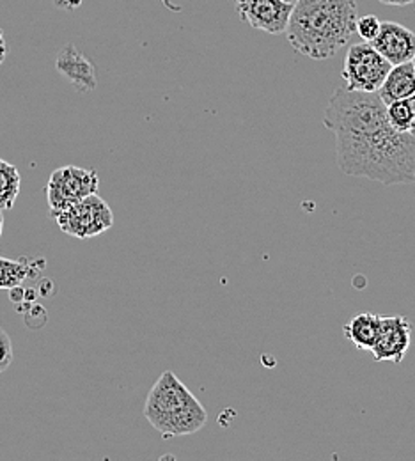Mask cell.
Segmentation results:
<instances>
[{"mask_svg":"<svg viewBox=\"0 0 415 461\" xmlns=\"http://www.w3.org/2000/svg\"><path fill=\"white\" fill-rule=\"evenodd\" d=\"M385 114L394 130L403 133H412L415 121V96L396 100L385 105Z\"/></svg>","mask_w":415,"mask_h":461,"instance_id":"obj_15","label":"cell"},{"mask_svg":"<svg viewBox=\"0 0 415 461\" xmlns=\"http://www.w3.org/2000/svg\"><path fill=\"white\" fill-rule=\"evenodd\" d=\"M414 4H415V2H414Z\"/></svg>","mask_w":415,"mask_h":461,"instance_id":"obj_24","label":"cell"},{"mask_svg":"<svg viewBox=\"0 0 415 461\" xmlns=\"http://www.w3.org/2000/svg\"><path fill=\"white\" fill-rule=\"evenodd\" d=\"M22 176L18 169L0 158V212L11 210L18 199Z\"/></svg>","mask_w":415,"mask_h":461,"instance_id":"obj_14","label":"cell"},{"mask_svg":"<svg viewBox=\"0 0 415 461\" xmlns=\"http://www.w3.org/2000/svg\"><path fill=\"white\" fill-rule=\"evenodd\" d=\"M371 45L392 66L410 62L415 58V32L396 22H382Z\"/></svg>","mask_w":415,"mask_h":461,"instance_id":"obj_9","label":"cell"},{"mask_svg":"<svg viewBox=\"0 0 415 461\" xmlns=\"http://www.w3.org/2000/svg\"><path fill=\"white\" fill-rule=\"evenodd\" d=\"M391 68L392 64L387 59L382 58L371 43L362 41L352 45L347 52L341 77L345 87L350 91L376 93Z\"/></svg>","mask_w":415,"mask_h":461,"instance_id":"obj_5","label":"cell"},{"mask_svg":"<svg viewBox=\"0 0 415 461\" xmlns=\"http://www.w3.org/2000/svg\"><path fill=\"white\" fill-rule=\"evenodd\" d=\"M13 364V343L9 334L0 329V375Z\"/></svg>","mask_w":415,"mask_h":461,"instance_id":"obj_17","label":"cell"},{"mask_svg":"<svg viewBox=\"0 0 415 461\" xmlns=\"http://www.w3.org/2000/svg\"><path fill=\"white\" fill-rule=\"evenodd\" d=\"M56 69L60 75L69 80L80 93H91L96 89V69L93 62L86 56H82L77 47L66 45L58 56Z\"/></svg>","mask_w":415,"mask_h":461,"instance_id":"obj_10","label":"cell"},{"mask_svg":"<svg viewBox=\"0 0 415 461\" xmlns=\"http://www.w3.org/2000/svg\"><path fill=\"white\" fill-rule=\"evenodd\" d=\"M100 186L98 173L77 166H66L50 174L47 185V197L50 206V217L54 219L68 206L82 201L84 197L96 194Z\"/></svg>","mask_w":415,"mask_h":461,"instance_id":"obj_6","label":"cell"},{"mask_svg":"<svg viewBox=\"0 0 415 461\" xmlns=\"http://www.w3.org/2000/svg\"><path fill=\"white\" fill-rule=\"evenodd\" d=\"M54 221L62 232L78 240H87L111 230L114 226V213L107 201L98 194H91L59 212Z\"/></svg>","mask_w":415,"mask_h":461,"instance_id":"obj_4","label":"cell"},{"mask_svg":"<svg viewBox=\"0 0 415 461\" xmlns=\"http://www.w3.org/2000/svg\"><path fill=\"white\" fill-rule=\"evenodd\" d=\"M288 2H293V4H295V2H297V0H288Z\"/></svg>","mask_w":415,"mask_h":461,"instance_id":"obj_23","label":"cell"},{"mask_svg":"<svg viewBox=\"0 0 415 461\" xmlns=\"http://www.w3.org/2000/svg\"><path fill=\"white\" fill-rule=\"evenodd\" d=\"M2 230H4V217H2V212H0V236H2Z\"/></svg>","mask_w":415,"mask_h":461,"instance_id":"obj_20","label":"cell"},{"mask_svg":"<svg viewBox=\"0 0 415 461\" xmlns=\"http://www.w3.org/2000/svg\"><path fill=\"white\" fill-rule=\"evenodd\" d=\"M412 133L415 135V121H414V128H412Z\"/></svg>","mask_w":415,"mask_h":461,"instance_id":"obj_22","label":"cell"},{"mask_svg":"<svg viewBox=\"0 0 415 461\" xmlns=\"http://www.w3.org/2000/svg\"><path fill=\"white\" fill-rule=\"evenodd\" d=\"M385 5H396V7H403L409 4H414L415 0H380Z\"/></svg>","mask_w":415,"mask_h":461,"instance_id":"obj_18","label":"cell"},{"mask_svg":"<svg viewBox=\"0 0 415 461\" xmlns=\"http://www.w3.org/2000/svg\"><path fill=\"white\" fill-rule=\"evenodd\" d=\"M241 22L272 36L284 34L293 2L288 0H235Z\"/></svg>","mask_w":415,"mask_h":461,"instance_id":"obj_7","label":"cell"},{"mask_svg":"<svg viewBox=\"0 0 415 461\" xmlns=\"http://www.w3.org/2000/svg\"><path fill=\"white\" fill-rule=\"evenodd\" d=\"M356 22V0H297L284 34L297 54L325 60L350 43Z\"/></svg>","mask_w":415,"mask_h":461,"instance_id":"obj_2","label":"cell"},{"mask_svg":"<svg viewBox=\"0 0 415 461\" xmlns=\"http://www.w3.org/2000/svg\"><path fill=\"white\" fill-rule=\"evenodd\" d=\"M378 329H380V316L371 312H362V314H356V318H352L343 327V332H345V338L350 339L358 349L371 351L378 338Z\"/></svg>","mask_w":415,"mask_h":461,"instance_id":"obj_13","label":"cell"},{"mask_svg":"<svg viewBox=\"0 0 415 461\" xmlns=\"http://www.w3.org/2000/svg\"><path fill=\"white\" fill-rule=\"evenodd\" d=\"M376 93L385 105H389L396 100H405V98L415 96V75L412 60L392 66Z\"/></svg>","mask_w":415,"mask_h":461,"instance_id":"obj_11","label":"cell"},{"mask_svg":"<svg viewBox=\"0 0 415 461\" xmlns=\"http://www.w3.org/2000/svg\"><path fill=\"white\" fill-rule=\"evenodd\" d=\"M323 124L336 135L343 173L383 185L415 183V135L391 126L378 93L336 89Z\"/></svg>","mask_w":415,"mask_h":461,"instance_id":"obj_1","label":"cell"},{"mask_svg":"<svg viewBox=\"0 0 415 461\" xmlns=\"http://www.w3.org/2000/svg\"><path fill=\"white\" fill-rule=\"evenodd\" d=\"M412 343V325L405 316H380L378 338L371 353L376 362L401 364Z\"/></svg>","mask_w":415,"mask_h":461,"instance_id":"obj_8","label":"cell"},{"mask_svg":"<svg viewBox=\"0 0 415 461\" xmlns=\"http://www.w3.org/2000/svg\"><path fill=\"white\" fill-rule=\"evenodd\" d=\"M380 25H382V22L378 20V16H374V14H364V16L356 18V32L360 36L362 41L371 43V41L376 38V34H378V31H380Z\"/></svg>","mask_w":415,"mask_h":461,"instance_id":"obj_16","label":"cell"},{"mask_svg":"<svg viewBox=\"0 0 415 461\" xmlns=\"http://www.w3.org/2000/svg\"><path fill=\"white\" fill-rule=\"evenodd\" d=\"M5 56H7V45H5V40H4V32L0 29V66H2Z\"/></svg>","mask_w":415,"mask_h":461,"instance_id":"obj_19","label":"cell"},{"mask_svg":"<svg viewBox=\"0 0 415 461\" xmlns=\"http://www.w3.org/2000/svg\"><path fill=\"white\" fill-rule=\"evenodd\" d=\"M412 64H414V75H415V58L412 59Z\"/></svg>","mask_w":415,"mask_h":461,"instance_id":"obj_21","label":"cell"},{"mask_svg":"<svg viewBox=\"0 0 415 461\" xmlns=\"http://www.w3.org/2000/svg\"><path fill=\"white\" fill-rule=\"evenodd\" d=\"M144 415L164 438L197 433L208 420L204 406L171 371H166L149 391Z\"/></svg>","mask_w":415,"mask_h":461,"instance_id":"obj_3","label":"cell"},{"mask_svg":"<svg viewBox=\"0 0 415 461\" xmlns=\"http://www.w3.org/2000/svg\"><path fill=\"white\" fill-rule=\"evenodd\" d=\"M43 270H45V259L0 258V289L11 291L18 288L29 279H38Z\"/></svg>","mask_w":415,"mask_h":461,"instance_id":"obj_12","label":"cell"}]
</instances>
